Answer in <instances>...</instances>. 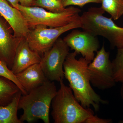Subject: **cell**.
Here are the masks:
<instances>
[{"label":"cell","instance_id":"6da1fadb","mask_svg":"<svg viewBox=\"0 0 123 123\" xmlns=\"http://www.w3.org/2000/svg\"><path fill=\"white\" fill-rule=\"evenodd\" d=\"M77 55L74 51L66 57L63 65L64 77L81 105L85 108L92 106L95 111H98L100 104H107L108 102L102 99L91 86L88 68L90 62L83 57L77 59Z\"/></svg>","mask_w":123,"mask_h":123},{"label":"cell","instance_id":"7a4b0ae2","mask_svg":"<svg viewBox=\"0 0 123 123\" xmlns=\"http://www.w3.org/2000/svg\"><path fill=\"white\" fill-rule=\"evenodd\" d=\"M57 92L54 81L47 80L27 94H22L18 106V110H23L20 120L31 123L40 119L44 123H50V107Z\"/></svg>","mask_w":123,"mask_h":123},{"label":"cell","instance_id":"3957f363","mask_svg":"<svg viewBox=\"0 0 123 123\" xmlns=\"http://www.w3.org/2000/svg\"><path fill=\"white\" fill-rule=\"evenodd\" d=\"M52 101L51 115L55 123H86L94 116L90 108H85L77 100L69 86L63 80Z\"/></svg>","mask_w":123,"mask_h":123},{"label":"cell","instance_id":"277c9868","mask_svg":"<svg viewBox=\"0 0 123 123\" xmlns=\"http://www.w3.org/2000/svg\"><path fill=\"white\" fill-rule=\"evenodd\" d=\"M100 7H91L80 15L81 28L98 36L105 38L114 47L123 48V27L117 25L111 18L104 16Z\"/></svg>","mask_w":123,"mask_h":123},{"label":"cell","instance_id":"5b68a950","mask_svg":"<svg viewBox=\"0 0 123 123\" xmlns=\"http://www.w3.org/2000/svg\"><path fill=\"white\" fill-rule=\"evenodd\" d=\"M14 8L20 10L25 18L29 29L38 25H44L50 28L64 26L79 18L81 10L69 6L65 11L55 13L38 7H25L18 4Z\"/></svg>","mask_w":123,"mask_h":123},{"label":"cell","instance_id":"8992f818","mask_svg":"<svg viewBox=\"0 0 123 123\" xmlns=\"http://www.w3.org/2000/svg\"><path fill=\"white\" fill-rule=\"evenodd\" d=\"M81 28L79 18L64 26L48 28L38 25L30 29L26 38L30 48L40 55L48 50L62 35L73 29Z\"/></svg>","mask_w":123,"mask_h":123},{"label":"cell","instance_id":"52a82bcc","mask_svg":"<svg viewBox=\"0 0 123 123\" xmlns=\"http://www.w3.org/2000/svg\"><path fill=\"white\" fill-rule=\"evenodd\" d=\"M96 52V56L88 66L91 84L101 90L112 88L116 82L114 78L112 62L110 60V52L106 50L104 44Z\"/></svg>","mask_w":123,"mask_h":123},{"label":"cell","instance_id":"ba28073f","mask_svg":"<svg viewBox=\"0 0 123 123\" xmlns=\"http://www.w3.org/2000/svg\"><path fill=\"white\" fill-rule=\"evenodd\" d=\"M69 51V48L63 39L60 37L43 53L39 64L48 80L59 82L63 80L64 64Z\"/></svg>","mask_w":123,"mask_h":123},{"label":"cell","instance_id":"9c48e42d","mask_svg":"<svg viewBox=\"0 0 123 123\" xmlns=\"http://www.w3.org/2000/svg\"><path fill=\"white\" fill-rule=\"evenodd\" d=\"M63 39L71 50L78 55L81 54L90 62L93 59L95 53L100 48L97 36L84 30L73 29Z\"/></svg>","mask_w":123,"mask_h":123},{"label":"cell","instance_id":"30bf717a","mask_svg":"<svg viewBox=\"0 0 123 123\" xmlns=\"http://www.w3.org/2000/svg\"><path fill=\"white\" fill-rule=\"evenodd\" d=\"M7 22L0 15V59L11 69L18 44L23 38L15 37Z\"/></svg>","mask_w":123,"mask_h":123},{"label":"cell","instance_id":"8fae6325","mask_svg":"<svg viewBox=\"0 0 123 123\" xmlns=\"http://www.w3.org/2000/svg\"><path fill=\"white\" fill-rule=\"evenodd\" d=\"M0 15L11 26L15 37H26L30 29L20 10L10 5L6 0H0Z\"/></svg>","mask_w":123,"mask_h":123},{"label":"cell","instance_id":"7c38bea8","mask_svg":"<svg viewBox=\"0 0 123 123\" xmlns=\"http://www.w3.org/2000/svg\"><path fill=\"white\" fill-rule=\"evenodd\" d=\"M41 59L40 55L33 50L26 38H23L15 52L11 71L15 75L31 65L39 64Z\"/></svg>","mask_w":123,"mask_h":123},{"label":"cell","instance_id":"4fadbf2b","mask_svg":"<svg viewBox=\"0 0 123 123\" xmlns=\"http://www.w3.org/2000/svg\"><path fill=\"white\" fill-rule=\"evenodd\" d=\"M15 75L27 93L48 80L39 64L31 65Z\"/></svg>","mask_w":123,"mask_h":123},{"label":"cell","instance_id":"5bb4252c","mask_svg":"<svg viewBox=\"0 0 123 123\" xmlns=\"http://www.w3.org/2000/svg\"><path fill=\"white\" fill-rule=\"evenodd\" d=\"M22 94L20 91L12 101L5 106H0V123H22L18 118V103Z\"/></svg>","mask_w":123,"mask_h":123},{"label":"cell","instance_id":"9a60e30c","mask_svg":"<svg viewBox=\"0 0 123 123\" xmlns=\"http://www.w3.org/2000/svg\"><path fill=\"white\" fill-rule=\"evenodd\" d=\"M20 91L13 82L6 78L0 77V106L9 103Z\"/></svg>","mask_w":123,"mask_h":123},{"label":"cell","instance_id":"2e32d148","mask_svg":"<svg viewBox=\"0 0 123 123\" xmlns=\"http://www.w3.org/2000/svg\"><path fill=\"white\" fill-rule=\"evenodd\" d=\"M101 4L102 9L113 20H118L123 15V0H101Z\"/></svg>","mask_w":123,"mask_h":123},{"label":"cell","instance_id":"e0dca14e","mask_svg":"<svg viewBox=\"0 0 123 123\" xmlns=\"http://www.w3.org/2000/svg\"><path fill=\"white\" fill-rule=\"evenodd\" d=\"M31 6L41 7L55 13L62 12L67 9L64 7L63 0H34Z\"/></svg>","mask_w":123,"mask_h":123},{"label":"cell","instance_id":"ac0fdd59","mask_svg":"<svg viewBox=\"0 0 123 123\" xmlns=\"http://www.w3.org/2000/svg\"><path fill=\"white\" fill-rule=\"evenodd\" d=\"M114 78L116 82H123V48L118 49L116 56L112 61Z\"/></svg>","mask_w":123,"mask_h":123},{"label":"cell","instance_id":"d6986e66","mask_svg":"<svg viewBox=\"0 0 123 123\" xmlns=\"http://www.w3.org/2000/svg\"><path fill=\"white\" fill-rule=\"evenodd\" d=\"M0 77H4L9 79L13 82L18 86L22 93V95L26 94L27 93L24 90V88L18 80L15 74L12 72L11 69L5 62L0 59Z\"/></svg>","mask_w":123,"mask_h":123},{"label":"cell","instance_id":"ffe728a7","mask_svg":"<svg viewBox=\"0 0 123 123\" xmlns=\"http://www.w3.org/2000/svg\"><path fill=\"white\" fill-rule=\"evenodd\" d=\"M101 0H63V3L65 8L74 6L82 7L90 3L101 4Z\"/></svg>","mask_w":123,"mask_h":123},{"label":"cell","instance_id":"44dd1931","mask_svg":"<svg viewBox=\"0 0 123 123\" xmlns=\"http://www.w3.org/2000/svg\"><path fill=\"white\" fill-rule=\"evenodd\" d=\"M112 121L111 119H102L98 117L97 116H94L89 119L86 123H111Z\"/></svg>","mask_w":123,"mask_h":123},{"label":"cell","instance_id":"7402d4cb","mask_svg":"<svg viewBox=\"0 0 123 123\" xmlns=\"http://www.w3.org/2000/svg\"><path fill=\"white\" fill-rule=\"evenodd\" d=\"M34 0H19L20 5L25 7H31Z\"/></svg>","mask_w":123,"mask_h":123},{"label":"cell","instance_id":"603a6c76","mask_svg":"<svg viewBox=\"0 0 123 123\" xmlns=\"http://www.w3.org/2000/svg\"><path fill=\"white\" fill-rule=\"evenodd\" d=\"M7 1H8L11 5V6L14 7L17 5L20 4L19 0H6Z\"/></svg>","mask_w":123,"mask_h":123},{"label":"cell","instance_id":"cb8c5ba5","mask_svg":"<svg viewBox=\"0 0 123 123\" xmlns=\"http://www.w3.org/2000/svg\"><path fill=\"white\" fill-rule=\"evenodd\" d=\"M120 92L121 98L123 100V82H122V85H121V89H120Z\"/></svg>","mask_w":123,"mask_h":123},{"label":"cell","instance_id":"d4e9b609","mask_svg":"<svg viewBox=\"0 0 123 123\" xmlns=\"http://www.w3.org/2000/svg\"><path fill=\"white\" fill-rule=\"evenodd\" d=\"M119 123H123V120H121V121H119Z\"/></svg>","mask_w":123,"mask_h":123}]
</instances>
